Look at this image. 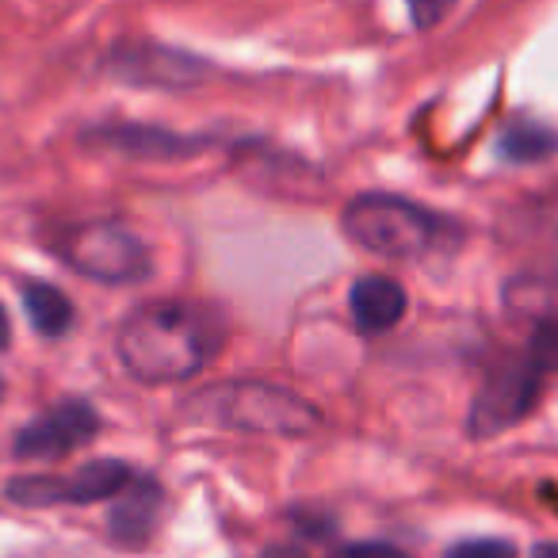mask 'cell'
I'll return each mask as SVG.
<instances>
[{
    "label": "cell",
    "instance_id": "9",
    "mask_svg": "<svg viewBox=\"0 0 558 558\" xmlns=\"http://www.w3.org/2000/svg\"><path fill=\"white\" fill-rule=\"evenodd\" d=\"M93 142L104 149H119L126 157H146V161H172V157L199 154L207 146V138L157 131V126H104L93 134Z\"/></svg>",
    "mask_w": 558,
    "mask_h": 558
},
{
    "label": "cell",
    "instance_id": "3",
    "mask_svg": "<svg viewBox=\"0 0 558 558\" xmlns=\"http://www.w3.org/2000/svg\"><path fill=\"white\" fill-rule=\"evenodd\" d=\"M341 230L356 248L383 260H417L456 238V226L398 195H356L344 207Z\"/></svg>",
    "mask_w": 558,
    "mask_h": 558
},
{
    "label": "cell",
    "instance_id": "4",
    "mask_svg": "<svg viewBox=\"0 0 558 558\" xmlns=\"http://www.w3.org/2000/svg\"><path fill=\"white\" fill-rule=\"evenodd\" d=\"M54 253L70 264L77 276L123 288V283H142L149 276V248L142 245L138 233H131L119 222H73L54 238Z\"/></svg>",
    "mask_w": 558,
    "mask_h": 558
},
{
    "label": "cell",
    "instance_id": "19",
    "mask_svg": "<svg viewBox=\"0 0 558 558\" xmlns=\"http://www.w3.org/2000/svg\"><path fill=\"white\" fill-rule=\"evenodd\" d=\"M9 341H12L9 337V314L0 311V349H9Z\"/></svg>",
    "mask_w": 558,
    "mask_h": 558
},
{
    "label": "cell",
    "instance_id": "2",
    "mask_svg": "<svg viewBox=\"0 0 558 558\" xmlns=\"http://www.w3.org/2000/svg\"><path fill=\"white\" fill-rule=\"evenodd\" d=\"M184 413L203 425L238 428L268 436H311L322 428V410L299 398L295 390L260 379H230L199 390L184 402Z\"/></svg>",
    "mask_w": 558,
    "mask_h": 558
},
{
    "label": "cell",
    "instance_id": "5",
    "mask_svg": "<svg viewBox=\"0 0 558 558\" xmlns=\"http://www.w3.org/2000/svg\"><path fill=\"white\" fill-rule=\"evenodd\" d=\"M543 372L527 356L501 360L494 372L482 379L478 395L471 402V436L474 440H489V436L509 433L512 425L527 417L539 402Z\"/></svg>",
    "mask_w": 558,
    "mask_h": 558
},
{
    "label": "cell",
    "instance_id": "12",
    "mask_svg": "<svg viewBox=\"0 0 558 558\" xmlns=\"http://www.w3.org/2000/svg\"><path fill=\"white\" fill-rule=\"evenodd\" d=\"M24 306H27V318L32 326L39 329L43 337H62L70 333L73 326V303L54 288V283H24Z\"/></svg>",
    "mask_w": 558,
    "mask_h": 558
},
{
    "label": "cell",
    "instance_id": "17",
    "mask_svg": "<svg viewBox=\"0 0 558 558\" xmlns=\"http://www.w3.org/2000/svg\"><path fill=\"white\" fill-rule=\"evenodd\" d=\"M329 558H410L395 543H349V547H337Z\"/></svg>",
    "mask_w": 558,
    "mask_h": 558
},
{
    "label": "cell",
    "instance_id": "6",
    "mask_svg": "<svg viewBox=\"0 0 558 558\" xmlns=\"http://www.w3.org/2000/svg\"><path fill=\"white\" fill-rule=\"evenodd\" d=\"M134 482V471L119 459H96L73 474H32V478L9 482V497L27 509L47 505H93L119 497Z\"/></svg>",
    "mask_w": 558,
    "mask_h": 558
},
{
    "label": "cell",
    "instance_id": "10",
    "mask_svg": "<svg viewBox=\"0 0 558 558\" xmlns=\"http://www.w3.org/2000/svg\"><path fill=\"white\" fill-rule=\"evenodd\" d=\"M349 303L360 333H387L405 318V291L390 276H364Z\"/></svg>",
    "mask_w": 558,
    "mask_h": 558
},
{
    "label": "cell",
    "instance_id": "18",
    "mask_svg": "<svg viewBox=\"0 0 558 558\" xmlns=\"http://www.w3.org/2000/svg\"><path fill=\"white\" fill-rule=\"evenodd\" d=\"M260 558H306V555L299 547H268Z\"/></svg>",
    "mask_w": 558,
    "mask_h": 558
},
{
    "label": "cell",
    "instance_id": "8",
    "mask_svg": "<svg viewBox=\"0 0 558 558\" xmlns=\"http://www.w3.org/2000/svg\"><path fill=\"white\" fill-rule=\"evenodd\" d=\"M108 70L116 77L131 81V85H146V88H192L199 77H207V65L195 54H180V50L154 47V43L119 47L108 58Z\"/></svg>",
    "mask_w": 558,
    "mask_h": 558
},
{
    "label": "cell",
    "instance_id": "14",
    "mask_svg": "<svg viewBox=\"0 0 558 558\" xmlns=\"http://www.w3.org/2000/svg\"><path fill=\"white\" fill-rule=\"evenodd\" d=\"M527 360H532L543 375L558 372V318H547L535 326L532 344H527Z\"/></svg>",
    "mask_w": 558,
    "mask_h": 558
},
{
    "label": "cell",
    "instance_id": "15",
    "mask_svg": "<svg viewBox=\"0 0 558 558\" xmlns=\"http://www.w3.org/2000/svg\"><path fill=\"white\" fill-rule=\"evenodd\" d=\"M444 558H520L509 539H463Z\"/></svg>",
    "mask_w": 558,
    "mask_h": 558
},
{
    "label": "cell",
    "instance_id": "13",
    "mask_svg": "<svg viewBox=\"0 0 558 558\" xmlns=\"http://www.w3.org/2000/svg\"><path fill=\"white\" fill-rule=\"evenodd\" d=\"M555 149H558V134L539 123H527V119L509 126L501 138V157H509V161H543Z\"/></svg>",
    "mask_w": 558,
    "mask_h": 558
},
{
    "label": "cell",
    "instance_id": "1",
    "mask_svg": "<svg viewBox=\"0 0 558 558\" xmlns=\"http://www.w3.org/2000/svg\"><path fill=\"white\" fill-rule=\"evenodd\" d=\"M222 344L226 333L218 314L177 299L131 311L116 337L123 367L149 387L195 379L222 352Z\"/></svg>",
    "mask_w": 558,
    "mask_h": 558
},
{
    "label": "cell",
    "instance_id": "16",
    "mask_svg": "<svg viewBox=\"0 0 558 558\" xmlns=\"http://www.w3.org/2000/svg\"><path fill=\"white\" fill-rule=\"evenodd\" d=\"M451 4H456V0H405V9H410V20L421 27V32H428V27L440 24V20L451 12Z\"/></svg>",
    "mask_w": 558,
    "mask_h": 558
},
{
    "label": "cell",
    "instance_id": "20",
    "mask_svg": "<svg viewBox=\"0 0 558 558\" xmlns=\"http://www.w3.org/2000/svg\"><path fill=\"white\" fill-rule=\"evenodd\" d=\"M532 558H558V547H550V543H543V547H535Z\"/></svg>",
    "mask_w": 558,
    "mask_h": 558
},
{
    "label": "cell",
    "instance_id": "11",
    "mask_svg": "<svg viewBox=\"0 0 558 558\" xmlns=\"http://www.w3.org/2000/svg\"><path fill=\"white\" fill-rule=\"evenodd\" d=\"M119 497H123V501H116V509H111V532H116L119 543L138 547V543L149 539V532H154V524H157L161 486H157L154 478H134Z\"/></svg>",
    "mask_w": 558,
    "mask_h": 558
},
{
    "label": "cell",
    "instance_id": "7",
    "mask_svg": "<svg viewBox=\"0 0 558 558\" xmlns=\"http://www.w3.org/2000/svg\"><path fill=\"white\" fill-rule=\"evenodd\" d=\"M100 433V417L88 402L73 398V402L54 405L50 413H43L39 421L24 428L16 436V456L20 459H62L70 451L85 448L93 436Z\"/></svg>",
    "mask_w": 558,
    "mask_h": 558
}]
</instances>
